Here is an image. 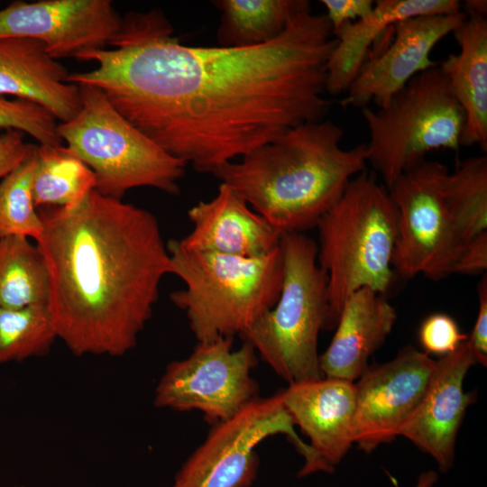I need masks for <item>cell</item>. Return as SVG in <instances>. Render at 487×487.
<instances>
[{
  "label": "cell",
  "instance_id": "1",
  "mask_svg": "<svg viewBox=\"0 0 487 487\" xmlns=\"http://www.w3.org/2000/svg\"><path fill=\"white\" fill-rule=\"evenodd\" d=\"M173 32L159 9L130 12L112 49L75 55L96 68L67 81L98 88L135 128L204 173L325 119L326 66L336 39L311 4L280 37L255 47L188 46Z\"/></svg>",
  "mask_w": 487,
  "mask_h": 487
},
{
  "label": "cell",
  "instance_id": "2",
  "mask_svg": "<svg viewBox=\"0 0 487 487\" xmlns=\"http://www.w3.org/2000/svg\"><path fill=\"white\" fill-rule=\"evenodd\" d=\"M38 212L43 232L36 244L49 271L57 338L78 356L128 353L170 273L157 218L95 189L74 207Z\"/></svg>",
  "mask_w": 487,
  "mask_h": 487
},
{
  "label": "cell",
  "instance_id": "3",
  "mask_svg": "<svg viewBox=\"0 0 487 487\" xmlns=\"http://www.w3.org/2000/svg\"><path fill=\"white\" fill-rule=\"evenodd\" d=\"M344 134L331 120L306 123L213 175L281 234L304 233L316 227L349 182L366 170V144L343 149Z\"/></svg>",
  "mask_w": 487,
  "mask_h": 487
},
{
  "label": "cell",
  "instance_id": "4",
  "mask_svg": "<svg viewBox=\"0 0 487 487\" xmlns=\"http://www.w3.org/2000/svg\"><path fill=\"white\" fill-rule=\"evenodd\" d=\"M170 273L185 288L170 294L183 310L198 342L239 336L279 299L283 261L279 246L268 254L244 257L190 250L167 243Z\"/></svg>",
  "mask_w": 487,
  "mask_h": 487
},
{
  "label": "cell",
  "instance_id": "5",
  "mask_svg": "<svg viewBox=\"0 0 487 487\" xmlns=\"http://www.w3.org/2000/svg\"><path fill=\"white\" fill-rule=\"evenodd\" d=\"M316 227L317 263L327 278L329 329L353 292L368 288L382 295L392 285L397 211L389 192L364 170Z\"/></svg>",
  "mask_w": 487,
  "mask_h": 487
},
{
  "label": "cell",
  "instance_id": "6",
  "mask_svg": "<svg viewBox=\"0 0 487 487\" xmlns=\"http://www.w3.org/2000/svg\"><path fill=\"white\" fill-rule=\"evenodd\" d=\"M283 281L278 300L240 335L277 375L289 383L323 377L318 335L327 329V278L317 243L304 233L281 235Z\"/></svg>",
  "mask_w": 487,
  "mask_h": 487
},
{
  "label": "cell",
  "instance_id": "7",
  "mask_svg": "<svg viewBox=\"0 0 487 487\" xmlns=\"http://www.w3.org/2000/svg\"><path fill=\"white\" fill-rule=\"evenodd\" d=\"M81 108L58 124L66 152L94 172L95 190L122 199L131 188L179 193L186 163L171 156L122 116L96 87L79 85Z\"/></svg>",
  "mask_w": 487,
  "mask_h": 487
},
{
  "label": "cell",
  "instance_id": "8",
  "mask_svg": "<svg viewBox=\"0 0 487 487\" xmlns=\"http://www.w3.org/2000/svg\"><path fill=\"white\" fill-rule=\"evenodd\" d=\"M361 112L370 133L367 161L388 189L428 152L462 147L465 115L438 64L412 78L386 106Z\"/></svg>",
  "mask_w": 487,
  "mask_h": 487
},
{
  "label": "cell",
  "instance_id": "9",
  "mask_svg": "<svg viewBox=\"0 0 487 487\" xmlns=\"http://www.w3.org/2000/svg\"><path fill=\"white\" fill-rule=\"evenodd\" d=\"M294 426L280 391L266 398L257 397L231 418L213 425L204 442L179 468L170 487H251L259 468L255 448L279 434L286 436L304 457L299 477L326 473Z\"/></svg>",
  "mask_w": 487,
  "mask_h": 487
},
{
  "label": "cell",
  "instance_id": "10",
  "mask_svg": "<svg viewBox=\"0 0 487 487\" xmlns=\"http://www.w3.org/2000/svg\"><path fill=\"white\" fill-rule=\"evenodd\" d=\"M449 172L439 161H423L388 189L397 211L392 267L400 275L432 280L451 274L462 246L444 194Z\"/></svg>",
  "mask_w": 487,
  "mask_h": 487
},
{
  "label": "cell",
  "instance_id": "11",
  "mask_svg": "<svg viewBox=\"0 0 487 487\" xmlns=\"http://www.w3.org/2000/svg\"><path fill=\"white\" fill-rule=\"evenodd\" d=\"M256 364V352L247 342L236 350L233 337L198 342L188 357L167 365L155 389L154 405L198 410L213 424L225 420L259 397L251 376Z\"/></svg>",
  "mask_w": 487,
  "mask_h": 487
},
{
  "label": "cell",
  "instance_id": "12",
  "mask_svg": "<svg viewBox=\"0 0 487 487\" xmlns=\"http://www.w3.org/2000/svg\"><path fill=\"white\" fill-rule=\"evenodd\" d=\"M436 361L411 345L391 361L369 365L354 381V441L365 454L389 444L420 401Z\"/></svg>",
  "mask_w": 487,
  "mask_h": 487
},
{
  "label": "cell",
  "instance_id": "13",
  "mask_svg": "<svg viewBox=\"0 0 487 487\" xmlns=\"http://www.w3.org/2000/svg\"><path fill=\"white\" fill-rule=\"evenodd\" d=\"M122 19L110 0L15 1L0 10V37L39 40L57 60L106 49Z\"/></svg>",
  "mask_w": 487,
  "mask_h": 487
},
{
  "label": "cell",
  "instance_id": "14",
  "mask_svg": "<svg viewBox=\"0 0 487 487\" xmlns=\"http://www.w3.org/2000/svg\"><path fill=\"white\" fill-rule=\"evenodd\" d=\"M464 18L462 11L415 16L397 23L394 38L380 53L366 60L340 106L362 109L373 101L379 108L386 106L412 78L438 64L430 58L432 50Z\"/></svg>",
  "mask_w": 487,
  "mask_h": 487
},
{
  "label": "cell",
  "instance_id": "15",
  "mask_svg": "<svg viewBox=\"0 0 487 487\" xmlns=\"http://www.w3.org/2000/svg\"><path fill=\"white\" fill-rule=\"evenodd\" d=\"M474 364L466 341L436 361L424 394L400 433L429 455L444 473L453 466L457 434L473 402V396L464 391V381Z\"/></svg>",
  "mask_w": 487,
  "mask_h": 487
},
{
  "label": "cell",
  "instance_id": "16",
  "mask_svg": "<svg viewBox=\"0 0 487 487\" xmlns=\"http://www.w3.org/2000/svg\"><path fill=\"white\" fill-rule=\"evenodd\" d=\"M280 392L294 425L309 438L327 473H333L354 444V381L321 377L289 383Z\"/></svg>",
  "mask_w": 487,
  "mask_h": 487
},
{
  "label": "cell",
  "instance_id": "17",
  "mask_svg": "<svg viewBox=\"0 0 487 487\" xmlns=\"http://www.w3.org/2000/svg\"><path fill=\"white\" fill-rule=\"evenodd\" d=\"M191 232L179 239L186 248L244 257L268 254L281 234L236 192L220 183L216 195L188 211Z\"/></svg>",
  "mask_w": 487,
  "mask_h": 487
},
{
  "label": "cell",
  "instance_id": "18",
  "mask_svg": "<svg viewBox=\"0 0 487 487\" xmlns=\"http://www.w3.org/2000/svg\"><path fill=\"white\" fill-rule=\"evenodd\" d=\"M69 72L27 37H0V96L38 104L56 120L69 122L81 108L79 87L67 82Z\"/></svg>",
  "mask_w": 487,
  "mask_h": 487
},
{
  "label": "cell",
  "instance_id": "19",
  "mask_svg": "<svg viewBox=\"0 0 487 487\" xmlns=\"http://www.w3.org/2000/svg\"><path fill=\"white\" fill-rule=\"evenodd\" d=\"M396 320L395 308L381 294L368 288L353 292L341 308L328 347L319 355L322 375L355 381Z\"/></svg>",
  "mask_w": 487,
  "mask_h": 487
},
{
  "label": "cell",
  "instance_id": "20",
  "mask_svg": "<svg viewBox=\"0 0 487 487\" xmlns=\"http://www.w3.org/2000/svg\"><path fill=\"white\" fill-rule=\"evenodd\" d=\"M462 12L457 0H377L365 17L343 25L334 36L336 44L326 66V92L346 93L368 59L375 40L397 23L420 15Z\"/></svg>",
  "mask_w": 487,
  "mask_h": 487
},
{
  "label": "cell",
  "instance_id": "21",
  "mask_svg": "<svg viewBox=\"0 0 487 487\" xmlns=\"http://www.w3.org/2000/svg\"><path fill=\"white\" fill-rule=\"evenodd\" d=\"M459 45L438 63L450 89L465 115L462 146L478 144L487 151V20L486 16L465 14L452 32Z\"/></svg>",
  "mask_w": 487,
  "mask_h": 487
},
{
  "label": "cell",
  "instance_id": "22",
  "mask_svg": "<svg viewBox=\"0 0 487 487\" xmlns=\"http://www.w3.org/2000/svg\"><path fill=\"white\" fill-rule=\"evenodd\" d=\"M220 11L216 37L220 47L249 48L280 37L307 0H216Z\"/></svg>",
  "mask_w": 487,
  "mask_h": 487
},
{
  "label": "cell",
  "instance_id": "23",
  "mask_svg": "<svg viewBox=\"0 0 487 487\" xmlns=\"http://www.w3.org/2000/svg\"><path fill=\"white\" fill-rule=\"evenodd\" d=\"M50 277L37 244L21 235L0 238V307L47 306Z\"/></svg>",
  "mask_w": 487,
  "mask_h": 487
},
{
  "label": "cell",
  "instance_id": "24",
  "mask_svg": "<svg viewBox=\"0 0 487 487\" xmlns=\"http://www.w3.org/2000/svg\"><path fill=\"white\" fill-rule=\"evenodd\" d=\"M94 172L64 146H36L32 193L35 207H71L95 189Z\"/></svg>",
  "mask_w": 487,
  "mask_h": 487
},
{
  "label": "cell",
  "instance_id": "25",
  "mask_svg": "<svg viewBox=\"0 0 487 487\" xmlns=\"http://www.w3.org/2000/svg\"><path fill=\"white\" fill-rule=\"evenodd\" d=\"M444 194L462 244L487 232V156L457 163L444 179Z\"/></svg>",
  "mask_w": 487,
  "mask_h": 487
},
{
  "label": "cell",
  "instance_id": "26",
  "mask_svg": "<svg viewBox=\"0 0 487 487\" xmlns=\"http://www.w3.org/2000/svg\"><path fill=\"white\" fill-rule=\"evenodd\" d=\"M56 339L47 306L0 307V363L45 354Z\"/></svg>",
  "mask_w": 487,
  "mask_h": 487
},
{
  "label": "cell",
  "instance_id": "27",
  "mask_svg": "<svg viewBox=\"0 0 487 487\" xmlns=\"http://www.w3.org/2000/svg\"><path fill=\"white\" fill-rule=\"evenodd\" d=\"M36 161V146L13 171L0 179V238L21 235L41 238L43 225L35 207L32 180Z\"/></svg>",
  "mask_w": 487,
  "mask_h": 487
},
{
  "label": "cell",
  "instance_id": "28",
  "mask_svg": "<svg viewBox=\"0 0 487 487\" xmlns=\"http://www.w3.org/2000/svg\"><path fill=\"white\" fill-rule=\"evenodd\" d=\"M56 118L44 107L33 102L0 96V129L28 133L41 145L62 146Z\"/></svg>",
  "mask_w": 487,
  "mask_h": 487
},
{
  "label": "cell",
  "instance_id": "29",
  "mask_svg": "<svg viewBox=\"0 0 487 487\" xmlns=\"http://www.w3.org/2000/svg\"><path fill=\"white\" fill-rule=\"evenodd\" d=\"M419 342L427 354L446 355L467 340L455 320L450 316L436 313L428 316L421 324Z\"/></svg>",
  "mask_w": 487,
  "mask_h": 487
},
{
  "label": "cell",
  "instance_id": "30",
  "mask_svg": "<svg viewBox=\"0 0 487 487\" xmlns=\"http://www.w3.org/2000/svg\"><path fill=\"white\" fill-rule=\"evenodd\" d=\"M326 9V18L333 34L343 25L368 15L374 7L372 0H321Z\"/></svg>",
  "mask_w": 487,
  "mask_h": 487
},
{
  "label": "cell",
  "instance_id": "31",
  "mask_svg": "<svg viewBox=\"0 0 487 487\" xmlns=\"http://www.w3.org/2000/svg\"><path fill=\"white\" fill-rule=\"evenodd\" d=\"M487 268V232L464 242L452 266V273L477 274Z\"/></svg>",
  "mask_w": 487,
  "mask_h": 487
},
{
  "label": "cell",
  "instance_id": "32",
  "mask_svg": "<svg viewBox=\"0 0 487 487\" xmlns=\"http://www.w3.org/2000/svg\"><path fill=\"white\" fill-rule=\"evenodd\" d=\"M479 309L467 345L475 361L484 367L487 365V277L481 280L477 287Z\"/></svg>",
  "mask_w": 487,
  "mask_h": 487
},
{
  "label": "cell",
  "instance_id": "33",
  "mask_svg": "<svg viewBox=\"0 0 487 487\" xmlns=\"http://www.w3.org/2000/svg\"><path fill=\"white\" fill-rule=\"evenodd\" d=\"M33 148L24 142L20 131L10 129L0 134V179L23 163Z\"/></svg>",
  "mask_w": 487,
  "mask_h": 487
},
{
  "label": "cell",
  "instance_id": "34",
  "mask_svg": "<svg viewBox=\"0 0 487 487\" xmlns=\"http://www.w3.org/2000/svg\"><path fill=\"white\" fill-rule=\"evenodd\" d=\"M466 11L471 14L486 16L487 2L486 0H468L465 2Z\"/></svg>",
  "mask_w": 487,
  "mask_h": 487
},
{
  "label": "cell",
  "instance_id": "35",
  "mask_svg": "<svg viewBox=\"0 0 487 487\" xmlns=\"http://www.w3.org/2000/svg\"><path fill=\"white\" fill-rule=\"evenodd\" d=\"M437 480L438 475L435 471H427L418 476L416 487H433Z\"/></svg>",
  "mask_w": 487,
  "mask_h": 487
}]
</instances>
